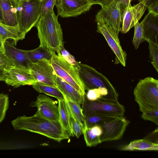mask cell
I'll list each match as a JSON object with an SVG mask.
<instances>
[{
	"label": "cell",
	"mask_w": 158,
	"mask_h": 158,
	"mask_svg": "<svg viewBox=\"0 0 158 158\" xmlns=\"http://www.w3.org/2000/svg\"><path fill=\"white\" fill-rule=\"evenodd\" d=\"M11 124L15 130H25L39 134L59 143L69 138V135L60 121L49 120L36 113L30 117H18L12 121Z\"/></svg>",
	"instance_id": "cell-1"
},
{
	"label": "cell",
	"mask_w": 158,
	"mask_h": 158,
	"mask_svg": "<svg viewBox=\"0 0 158 158\" xmlns=\"http://www.w3.org/2000/svg\"><path fill=\"white\" fill-rule=\"evenodd\" d=\"M35 27L38 31L40 46L53 52H60V48L63 45V33L53 9L40 17Z\"/></svg>",
	"instance_id": "cell-2"
},
{
	"label": "cell",
	"mask_w": 158,
	"mask_h": 158,
	"mask_svg": "<svg viewBox=\"0 0 158 158\" xmlns=\"http://www.w3.org/2000/svg\"><path fill=\"white\" fill-rule=\"evenodd\" d=\"M135 101L140 111L151 112L158 110V80L148 77L140 80L134 89Z\"/></svg>",
	"instance_id": "cell-3"
},
{
	"label": "cell",
	"mask_w": 158,
	"mask_h": 158,
	"mask_svg": "<svg viewBox=\"0 0 158 158\" xmlns=\"http://www.w3.org/2000/svg\"><path fill=\"white\" fill-rule=\"evenodd\" d=\"M57 54L54 52L50 60L56 75L85 96V89L80 78L77 66L67 61L60 52Z\"/></svg>",
	"instance_id": "cell-4"
},
{
	"label": "cell",
	"mask_w": 158,
	"mask_h": 158,
	"mask_svg": "<svg viewBox=\"0 0 158 158\" xmlns=\"http://www.w3.org/2000/svg\"><path fill=\"white\" fill-rule=\"evenodd\" d=\"M41 5L39 0H18V25L26 33L35 27L40 19Z\"/></svg>",
	"instance_id": "cell-5"
},
{
	"label": "cell",
	"mask_w": 158,
	"mask_h": 158,
	"mask_svg": "<svg viewBox=\"0 0 158 158\" xmlns=\"http://www.w3.org/2000/svg\"><path fill=\"white\" fill-rule=\"evenodd\" d=\"M77 67L80 78L85 90L104 88L112 94L118 96L116 90L109 80L94 68L79 62Z\"/></svg>",
	"instance_id": "cell-6"
},
{
	"label": "cell",
	"mask_w": 158,
	"mask_h": 158,
	"mask_svg": "<svg viewBox=\"0 0 158 158\" xmlns=\"http://www.w3.org/2000/svg\"><path fill=\"white\" fill-rule=\"evenodd\" d=\"M125 6L118 0H114L108 6L102 8L95 15V21L107 24L118 35Z\"/></svg>",
	"instance_id": "cell-7"
},
{
	"label": "cell",
	"mask_w": 158,
	"mask_h": 158,
	"mask_svg": "<svg viewBox=\"0 0 158 158\" xmlns=\"http://www.w3.org/2000/svg\"><path fill=\"white\" fill-rule=\"evenodd\" d=\"M82 104V109L85 116L96 115L122 117L125 111L124 106L118 102L90 101L85 98Z\"/></svg>",
	"instance_id": "cell-8"
},
{
	"label": "cell",
	"mask_w": 158,
	"mask_h": 158,
	"mask_svg": "<svg viewBox=\"0 0 158 158\" xmlns=\"http://www.w3.org/2000/svg\"><path fill=\"white\" fill-rule=\"evenodd\" d=\"M130 123L124 116H113L100 123L102 132L100 138L102 142L122 139Z\"/></svg>",
	"instance_id": "cell-9"
},
{
	"label": "cell",
	"mask_w": 158,
	"mask_h": 158,
	"mask_svg": "<svg viewBox=\"0 0 158 158\" xmlns=\"http://www.w3.org/2000/svg\"><path fill=\"white\" fill-rule=\"evenodd\" d=\"M28 68L37 83L57 87L56 75L49 60L44 59L35 62H30Z\"/></svg>",
	"instance_id": "cell-10"
},
{
	"label": "cell",
	"mask_w": 158,
	"mask_h": 158,
	"mask_svg": "<svg viewBox=\"0 0 158 158\" xmlns=\"http://www.w3.org/2000/svg\"><path fill=\"white\" fill-rule=\"evenodd\" d=\"M97 31L102 34L109 46L115 55V63H120L126 66L127 54L122 49L118 35L107 24L97 22Z\"/></svg>",
	"instance_id": "cell-11"
},
{
	"label": "cell",
	"mask_w": 158,
	"mask_h": 158,
	"mask_svg": "<svg viewBox=\"0 0 158 158\" xmlns=\"http://www.w3.org/2000/svg\"><path fill=\"white\" fill-rule=\"evenodd\" d=\"M91 0H56L57 16L74 17L88 11L93 5Z\"/></svg>",
	"instance_id": "cell-12"
},
{
	"label": "cell",
	"mask_w": 158,
	"mask_h": 158,
	"mask_svg": "<svg viewBox=\"0 0 158 158\" xmlns=\"http://www.w3.org/2000/svg\"><path fill=\"white\" fill-rule=\"evenodd\" d=\"M146 1L143 0L133 6L130 2L125 6L122 16L120 31L122 33L127 32L141 19L147 9L145 5Z\"/></svg>",
	"instance_id": "cell-13"
},
{
	"label": "cell",
	"mask_w": 158,
	"mask_h": 158,
	"mask_svg": "<svg viewBox=\"0 0 158 158\" xmlns=\"http://www.w3.org/2000/svg\"><path fill=\"white\" fill-rule=\"evenodd\" d=\"M30 106L37 108L36 113L41 116L53 121H60L59 109L56 102L46 95L40 94L35 102Z\"/></svg>",
	"instance_id": "cell-14"
},
{
	"label": "cell",
	"mask_w": 158,
	"mask_h": 158,
	"mask_svg": "<svg viewBox=\"0 0 158 158\" xmlns=\"http://www.w3.org/2000/svg\"><path fill=\"white\" fill-rule=\"evenodd\" d=\"M6 71L5 81L14 88L26 85H32L37 82L29 69L15 67Z\"/></svg>",
	"instance_id": "cell-15"
},
{
	"label": "cell",
	"mask_w": 158,
	"mask_h": 158,
	"mask_svg": "<svg viewBox=\"0 0 158 158\" xmlns=\"http://www.w3.org/2000/svg\"><path fill=\"white\" fill-rule=\"evenodd\" d=\"M18 0H0V6L3 15L2 23L10 26L18 24Z\"/></svg>",
	"instance_id": "cell-16"
},
{
	"label": "cell",
	"mask_w": 158,
	"mask_h": 158,
	"mask_svg": "<svg viewBox=\"0 0 158 158\" xmlns=\"http://www.w3.org/2000/svg\"><path fill=\"white\" fill-rule=\"evenodd\" d=\"M4 47L5 53L13 61L15 67L29 69L28 64L31 62L25 50L18 49L6 41L4 43Z\"/></svg>",
	"instance_id": "cell-17"
},
{
	"label": "cell",
	"mask_w": 158,
	"mask_h": 158,
	"mask_svg": "<svg viewBox=\"0 0 158 158\" xmlns=\"http://www.w3.org/2000/svg\"><path fill=\"white\" fill-rule=\"evenodd\" d=\"M144 37L146 41L158 44V16L148 13L142 20Z\"/></svg>",
	"instance_id": "cell-18"
},
{
	"label": "cell",
	"mask_w": 158,
	"mask_h": 158,
	"mask_svg": "<svg viewBox=\"0 0 158 158\" xmlns=\"http://www.w3.org/2000/svg\"><path fill=\"white\" fill-rule=\"evenodd\" d=\"M56 81L57 88L64 96L80 105L83 103L85 98V96L57 75Z\"/></svg>",
	"instance_id": "cell-19"
},
{
	"label": "cell",
	"mask_w": 158,
	"mask_h": 158,
	"mask_svg": "<svg viewBox=\"0 0 158 158\" xmlns=\"http://www.w3.org/2000/svg\"><path fill=\"white\" fill-rule=\"evenodd\" d=\"M26 34L18 24L10 26L0 22V36L5 41L7 39H12L14 40V44L16 45L19 40L25 38Z\"/></svg>",
	"instance_id": "cell-20"
},
{
	"label": "cell",
	"mask_w": 158,
	"mask_h": 158,
	"mask_svg": "<svg viewBox=\"0 0 158 158\" xmlns=\"http://www.w3.org/2000/svg\"><path fill=\"white\" fill-rule=\"evenodd\" d=\"M102 132V128L98 125L85 128L82 134L86 146L89 147L95 146L101 143L102 142L100 137Z\"/></svg>",
	"instance_id": "cell-21"
},
{
	"label": "cell",
	"mask_w": 158,
	"mask_h": 158,
	"mask_svg": "<svg viewBox=\"0 0 158 158\" xmlns=\"http://www.w3.org/2000/svg\"><path fill=\"white\" fill-rule=\"evenodd\" d=\"M124 151H156L158 150V144L146 139H137L131 142L129 144L121 147Z\"/></svg>",
	"instance_id": "cell-22"
},
{
	"label": "cell",
	"mask_w": 158,
	"mask_h": 158,
	"mask_svg": "<svg viewBox=\"0 0 158 158\" xmlns=\"http://www.w3.org/2000/svg\"><path fill=\"white\" fill-rule=\"evenodd\" d=\"M60 122L62 127L69 136L74 135L71 126L70 116L67 103L65 99L58 100Z\"/></svg>",
	"instance_id": "cell-23"
},
{
	"label": "cell",
	"mask_w": 158,
	"mask_h": 158,
	"mask_svg": "<svg viewBox=\"0 0 158 158\" xmlns=\"http://www.w3.org/2000/svg\"><path fill=\"white\" fill-rule=\"evenodd\" d=\"M25 51L31 62H35L44 59L50 60L54 53L40 46L35 49Z\"/></svg>",
	"instance_id": "cell-24"
},
{
	"label": "cell",
	"mask_w": 158,
	"mask_h": 158,
	"mask_svg": "<svg viewBox=\"0 0 158 158\" xmlns=\"http://www.w3.org/2000/svg\"><path fill=\"white\" fill-rule=\"evenodd\" d=\"M64 97L71 111L81 126L83 132V131L87 127L85 117L82 109L80 106V104L73 101L67 97Z\"/></svg>",
	"instance_id": "cell-25"
},
{
	"label": "cell",
	"mask_w": 158,
	"mask_h": 158,
	"mask_svg": "<svg viewBox=\"0 0 158 158\" xmlns=\"http://www.w3.org/2000/svg\"><path fill=\"white\" fill-rule=\"evenodd\" d=\"M33 88L37 92L45 94L54 97L58 100L64 99V95L56 87L40 84L36 83L32 85Z\"/></svg>",
	"instance_id": "cell-26"
},
{
	"label": "cell",
	"mask_w": 158,
	"mask_h": 158,
	"mask_svg": "<svg viewBox=\"0 0 158 158\" xmlns=\"http://www.w3.org/2000/svg\"><path fill=\"white\" fill-rule=\"evenodd\" d=\"M134 34L132 42L135 49H137L140 44L146 41L144 35L143 21L139 23L137 21L134 26Z\"/></svg>",
	"instance_id": "cell-27"
},
{
	"label": "cell",
	"mask_w": 158,
	"mask_h": 158,
	"mask_svg": "<svg viewBox=\"0 0 158 158\" xmlns=\"http://www.w3.org/2000/svg\"><path fill=\"white\" fill-rule=\"evenodd\" d=\"M150 58L151 63L158 72V44L148 41Z\"/></svg>",
	"instance_id": "cell-28"
},
{
	"label": "cell",
	"mask_w": 158,
	"mask_h": 158,
	"mask_svg": "<svg viewBox=\"0 0 158 158\" xmlns=\"http://www.w3.org/2000/svg\"><path fill=\"white\" fill-rule=\"evenodd\" d=\"M112 117L113 116L96 115L85 116L87 127H90L94 125H99Z\"/></svg>",
	"instance_id": "cell-29"
},
{
	"label": "cell",
	"mask_w": 158,
	"mask_h": 158,
	"mask_svg": "<svg viewBox=\"0 0 158 158\" xmlns=\"http://www.w3.org/2000/svg\"><path fill=\"white\" fill-rule=\"evenodd\" d=\"M15 67V64L5 52L0 50V68L7 71Z\"/></svg>",
	"instance_id": "cell-30"
},
{
	"label": "cell",
	"mask_w": 158,
	"mask_h": 158,
	"mask_svg": "<svg viewBox=\"0 0 158 158\" xmlns=\"http://www.w3.org/2000/svg\"><path fill=\"white\" fill-rule=\"evenodd\" d=\"M9 105L8 96L6 94H0V123L4 119Z\"/></svg>",
	"instance_id": "cell-31"
},
{
	"label": "cell",
	"mask_w": 158,
	"mask_h": 158,
	"mask_svg": "<svg viewBox=\"0 0 158 158\" xmlns=\"http://www.w3.org/2000/svg\"><path fill=\"white\" fill-rule=\"evenodd\" d=\"M70 123L73 132L77 138H78L82 134V130L80 124L76 119L69 106Z\"/></svg>",
	"instance_id": "cell-32"
},
{
	"label": "cell",
	"mask_w": 158,
	"mask_h": 158,
	"mask_svg": "<svg viewBox=\"0 0 158 158\" xmlns=\"http://www.w3.org/2000/svg\"><path fill=\"white\" fill-rule=\"evenodd\" d=\"M56 0H42L41 12L40 18L53 9Z\"/></svg>",
	"instance_id": "cell-33"
},
{
	"label": "cell",
	"mask_w": 158,
	"mask_h": 158,
	"mask_svg": "<svg viewBox=\"0 0 158 158\" xmlns=\"http://www.w3.org/2000/svg\"><path fill=\"white\" fill-rule=\"evenodd\" d=\"M141 118L145 120L150 121L158 125V110L151 112L143 113Z\"/></svg>",
	"instance_id": "cell-34"
},
{
	"label": "cell",
	"mask_w": 158,
	"mask_h": 158,
	"mask_svg": "<svg viewBox=\"0 0 158 158\" xmlns=\"http://www.w3.org/2000/svg\"><path fill=\"white\" fill-rule=\"evenodd\" d=\"M60 50L62 56L67 61L72 64L77 66L78 62H77L73 56L64 49L63 45L60 46Z\"/></svg>",
	"instance_id": "cell-35"
},
{
	"label": "cell",
	"mask_w": 158,
	"mask_h": 158,
	"mask_svg": "<svg viewBox=\"0 0 158 158\" xmlns=\"http://www.w3.org/2000/svg\"><path fill=\"white\" fill-rule=\"evenodd\" d=\"M147 8L148 9V13L154 16H158V2L150 4Z\"/></svg>",
	"instance_id": "cell-36"
},
{
	"label": "cell",
	"mask_w": 158,
	"mask_h": 158,
	"mask_svg": "<svg viewBox=\"0 0 158 158\" xmlns=\"http://www.w3.org/2000/svg\"><path fill=\"white\" fill-rule=\"evenodd\" d=\"M93 5L99 4L102 8H104L108 6L114 0H91Z\"/></svg>",
	"instance_id": "cell-37"
},
{
	"label": "cell",
	"mask_w": 158,
	"mask_h": 158,
	"mask_svg": "<svg viewBox=\"0 0 158 158\" xmlns=\"http://www.w3.org/2000/svg\"><path fill=\"white\" fill-rule=\"evenodd\" d=\"M6 71L0 68V81H5L6 77Z\"/></svg>",
	"instance_id": "cell-38"
},
{
	"label": "cell",
	"mask_w": 158,
	"mask_h": 158,
	"mask_svg": "<svg viewBox=\"0 0 158 158\" xmlns=\"http://www.w3.org/2000/svg\"><path fill=\"white\" fill-rule=\"evenodd\" d=\"M5 42L6 41H5L0 36V50L4 52H5L4 44Z\"/></svg>",
	"instance_id": "cell-39"
},
{
	"label": "cell",
	"mask_w": 158,
	"mask_h": 158,
	"mask_svg": "<svg viewBox=\"0 0 158 158\" xmlns=\"http://www.w3.org/2000/svg\"><path fill=\"white\" fill-rule=\"evenodd\" d=\"M138 0L139 2H141V1H142L143 0ZM158 2V0H147L146 2V3L145 4L146 6V7H147L148 5H149L150 4L152 3H153L154 2Z\"/></svg>",
	"instance_id": "cell-40"
},
{
	"label": "cell",
	"mask_w": 158,
	"mask_h": 158,
	"mask_svg": "<svg viewBox=\"0 0 158 158\" xmlns=\"http://www.w3.org/2000/svg\"><path fill=\"white\" fill-rule=\"evenodd\" d=\"M119 2L123 4L125 6L127 5L129 2L133 0H118Z\"/></svg>",
	"instance_id": "cell-41"
},
{
	"label": "cell",
	"mask_w": 158,
	"mask_h": 158,
	"mask_svg": "<svg viewBox=\"0 0 158 158\" xmlns=\"http://www.w3.org/2000/svg\"><path fill=\"white\" fill-rule=\"evenodd\" d=\"M3 20V15L2 12V11L1 10V7L0 6V22L1 23H2Z\"/></svg>",
	"instance_id": "cell-42"
},
{
	"label": "cell",
	"mask_w": 158,
	"mask_h": 158,
	"mask_svg": "<svg viewBox=\"0 0 158 158\" xmlns=\"http://www.w3.org/2000/svg\"><path fill=\"white\" fill-rule=\"evenodd\" d=\"M40 0V1H41L42 0Z\"/></svg>",
	"instance_id": "cell-43"
}]
</instances>
